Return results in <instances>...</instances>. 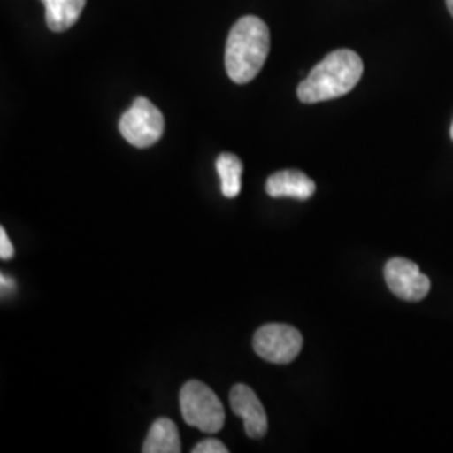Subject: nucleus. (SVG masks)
<instances>
[{"label":"nucleus","instance_id":"obj_1","mask_svg":"<svg viewBox=\"0 0 453 453\" xmlns=\"http://www.w3.org/2000/svg\"><path fill=\"white\" fill-rule=\"evenodd\" d=\"M271 49L267 24L256 16L239 19L230 29L226 48L228 78L237 84L252 81L262 69Z\"/></svg>","mask_w":453,"mask_h":453},{"label":"nucleus","instance_id":"obj_2","mask_svg":"<svg viewBox=\"0 0 453 453\" xmlns=\"http://www.w3.org/2000/svg\"><path fill=\"white\" fill-rule=\"evenodd\" d=\"M363 76V61L355 50L338 49L314 65L299 84L297 97L306 103H321L348 95Z\"/></svg>","mask_w":453,"mask_h":453},{"label":"nucleus","instance_id":"obj_3","mask_svg":"<svg viewBox=\"0 0 453 453\" xmlns=\"http://www.w3.org/2000/svg\"><path fill=\"white\" fill-rule=\"evenodd\" d=\"M180 410L187 425L203 434H217L226 423V411L219 396L198 380L187 381L180 389Z\"/></svg>","mask_w":453,"mask_h":453},{"label":"nucleus","instance_id":"obj_4","mask_svg":"<svg viewBox=\"0 0 453 453\" xmlns=\"http://www.w3.org/2000/svg\"><path fill=\"white\" fill-rule=\"evenodd\" d=\"M162 111L146 97H136L130 110L119 119V133L134 148H150L163 136Z\"/></svg>","mask_w":453,"mask_h":453},{"label":"nucleus","instance_id":"obj_5","mask_svg":"<svg viewBox=\"0 0 453 453\" xmlns=\"http://www.w3.org/2000/svg\"><path fill=\"white\" fill-rule=\"evenodd\" d=\"M303 334L289 324H265L254 336V351L274 365H289L303 349Z\"/></svg>","mask_w":453,"mask_h":453},{"label":"nucleus","instance_id":"obj_6","mask_svg":"<svg viewBox=\"0 0 453 453\" xmlns=\"http://www.w3.org/2000/svg\"><path fill=\"white\" fill-rule=\"evenodd\" d=\"M385 279L389 291L403 301H421L430 291V279L421 273L415 262L403 257L387 262Z\"/></svg>","mask_w":453,"mask_h":453},{"label":"nucleus","instance_id":"obj_7","mask_svg":"<svg viewBox=\"0 0 453 453\" xmlns=\"http://www.w3.org/2000/svg\"><path fill=\"white\" fill-rule=\"evenodd\" d=\"M228 400L232 411L242 418L249 437L262 438L267 434V415L254 389L239 383L230 389Z\"/></svg>","mask_w":453,"mask_h":453},{"label":"nucleus","instance_id":"obj_8","mask_svg":"<svg viewBox=\"0 0 453 453\" xmlns=\"http://www.w3.org/2000/svg\"><path fill=\"white\" fill-rule=\"evenodd\" d=\"M265 192L275 198L291 196L297 200H308L316 192V183L299 170H282L267 179Z\"/></svg>","mask_w":453,"mask_h":453},{"label":"nucleus","instance_id":"obj_9","mask_svg":"<svg viewBox=\"0 0 453 453\" xmlns=\"http://www.w3.org/2000/svg\"><path fill=\"white\" fill-rule=\"evenodd\" d=\"M46 7V24L54 33H65L81 17L86 0H42Z\"/></svg>","mask_w":453,"mask_h":453},{"label":"nucleus","instance_id":"obj_10","mask_svg":"<svg viewBox=\"0 0 453 453\" xmlns=\"http://www.w3.org/2000/svg\"><path fill=\"white\" fill-rule=\"evenodd\" d=\"M145 453H179L181 452L180 434L177 425L168 418H158L151 425L146 435Z\"/></svg>","mask_w":453,"mask_h":453},{"label":"nucleus","instance_id":"obj_11","mask_svg":"<svg viewBox=\"0 0 453 453\" xmlns=\"http://www.w3.org/2000/svg\"><path fill=\"white\" fill-rule=\"evenodd\" d=\"M217 172L222 183V194L235 198L242 188V160L234 153H222L217 158Z\"/></svg>","mask_w":453,"mask_h":453},{"label":"nucleus","instance_id":"obj_12","mask_svg":"<svg viewBox=\"0 0 453 453\" xmlns=\"http://www.w3.org/2000/svg\"><path fill=\"white\" fill-rule=\"evenodd\" d=\"M194 453H226L228 449L226 445L220 441V440H215V438H205L202 441H198L192 449Z\"/></svg>","mask_w":453,"mask_h":453},{"label":"nucleus","instance_id":"obj_13","mask_svg":"<svg viewBox=\"0 0 453 453\" xmlns=\"http://www.w3.org/2000/svg\"><path fill=\"white\" fill-rule=\"evenodd\" d=\"M14 245L11 242V239L7 237V232L4 226H0V259L11 260L14 257Z\"/></svg>","mask_w":453,"mask_h":453},{"label":"nucleus","instance_id":"obj_14","mask_svg":"<svg viewBox=\"0 0 453 453\" xmlns=\"http://www.w3.org/2000/svg\"><path fill=\"white\" fill-rule=\"evenodd\" d=\"M0 282H2V294L4 296H5V292H11L16 288V282L9 275H0Z\"/></svg>","mask_w":453,"mask_h":453},{"label":"nucleus","instance_id":"obj_15","mask_svg":"<svg viewBox=\"0 0 453 453\" xmlns=\"http://www.w3.org/2000/svg\"><path fill=\"white\" fill-rule=\"evenodd\" d=\"M447 7H449V11H450L453 17V0H447Z\"/></svg>","mask_w":453,"mask_h":453},{"label":"nucleus","instance_id":"obj_16","mask_svg":"<svg viewBox=\"0 0 453 453\" xmlns=\"http://www.w3.org/2000/svg\"><path fill=\"white\" fill-rule=\"evenodd\" d=\"M450 136H452V140H453V123H452V128H450Z\"/></svg>","mask_w":453,"mask_h":453}]
</instances>
